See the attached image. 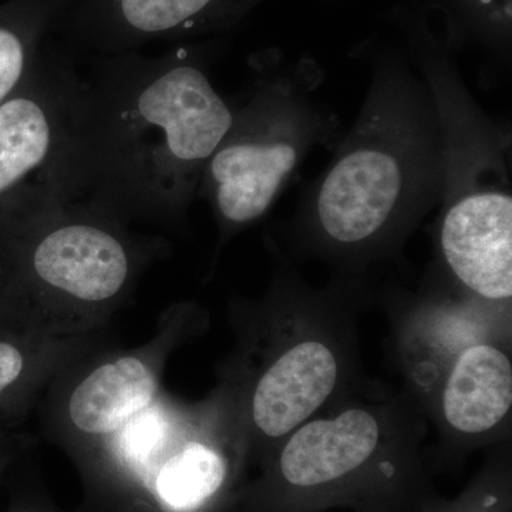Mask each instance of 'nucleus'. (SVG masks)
Masks as SVG:
<instances>
[{
    "label": "nucleus",
    "instance_id": "14",
    "mask_svg": "<svg viewBox=\"0 0 512 512\" xmlns=\"http://www.w3.org/2000/svg\"><path fill=\"white\" fill-rule=\"evenodd\" d=\"M512 453L511 441L491 447L490 454L454 498L434 494L419 512H511Z\"/></svg>",
    "mask_w": 512,
    "mask_h": 512
},
{
    "label": "nucleus",
    "instance_id": "3",
    "mask_svg": "<svg viewBox=\"0 0 512 512\" xmlns=\"http://www.w3.org/2000/svg\"><path fill=\"white\" fill-rule=\"evenodd\" d=\"M274 259L261 298L232 306L238 348L212 399L241 466L259 467L292 433L366 379L359 319L373 298L366 275L312 286L266 235Z\"/></svg>",
    "mask_w": 512,
    "mask_h": 512
},
{
    "label": "nucleus",
    "instance_id": "13",
    "mask_svg": "<svg viewBox=\"0 0 512 512\" xmlns=\"http://www.w3.org/2000/svg\"><path fill=\"white\" fill-rule=\"evenodd\" d=\"M52 0H28L16 23H0V104L32 72L50 39Z\"/></svg>",
    "mask_w": 512,
    "mask_h": 512
},
{
    "label": "nucleus",
    "instance_id": "10",
    "mask_svg": "<svg viewBox=\"0 0 512 512\" xmlns=\"http://www.w3.org/2000/svg\"><path fill=\"white\" fill-rule=\"evenodd\" d=\"M258 0H52L50 35L67 52H140L234 25Z\"/></svg>",
    "mask_w": 512,
    "mask_h": 512
},
{
    "label": "nucleus",
    "instance_id": "9",
    "mask_svg": "<svg viewBox=\"0 0 512 512\" xmlns=\"http://www.w3.org/2000/svg\"><path fill=\"white\" fill-rule=\"evenodd\" d=\"M384 308L392 330L390 355L403 382L400 387L424 417L448 367L463 350L512 336V305L471 296L433 262L416 292L392 289Z\"/></svg>",
    "mask_w": 512,
    "mask_h": 512
},
{
    "label": "nucleus",
    "instance_id": "8",
    "mask_svg": "<svg viewBox=\"0 0 512 512\" xmlns=\"http://www.w3.org/2000/svg\"><path fill=\"white\" fill-rule=\"evenodd\" d=\"M82 76L52 36L32 72L0 104V198L18 194L25 218L76 200L73 158Z\"/></svg>",
    "mask_w": 512,
    "mask_h": 512
},
{
    "label": "nucleus",
    "instance_id": "5",
    "mask_svg": "<svg viewBox=\"0 0 512 512\" xmlns=\"http://www.w3.org/2000/svg\"><path fill=\"white\" fill-rule=\"evenodd\" d=\"M410 59L433 94L443 134L433 262L470 295L511 303L510 131L485 113L437 40H414Z\"/></svg>",
    "mask_w": 512,
    "mask_h": 512
},
{
    "label": "nucleus",
    "instance_id": "2",
    "mask_svg": "<svg viewBox=\"0 0 512 512\" xmlns=\"http://www.w3.org/2000/svg\"><path fill=\"white\" fill-rule=\"evenodd\" d=\"M328 167L303 188L276 245L335 275H366L400 261L443 192V134L429 86L409 60L386 53L373 66L362 109Z\"/></svg>",
    "mask_w": 512,
    "mask_h": 512
},
{
    "label": "nucleus",
    "instance_id": "12",
    "mask_svg": "<svg viewBox=\"0 0 512 512\" xmlns=\"http://www.w3.org/2000/svg\"><path fill=\"white\" fill-rule=\"evenodd\" d=\"M157 393L158 370L150 355L116 356L74 386L67 399V420L82 436H111L147 412Z\"/></svg>",
    "mask_w": 512,
    "mask_h": 512
},
{
    "label": "nucleus",
    "instance_id": "6",
    "mask_svg": "<svg viewBox=\"0 0 512 512\" xmlns=\"http://www.w3.org/2000/svg\"><path fill=\"white\" fill-rule=\"evenodd\" d=\"M249 70L198 191L217 222L218 248L268 215L315 148L333 151L343 136L338 114L320 100L325 72L315 60L266 50L251 57Z\"/></svg>",
    "mask_w": 512,
    "mask_h": 512
},
{
    "label": "nucleus",
    "instance_id": "11",
    "mask_svg": "<svg viewBox=\"0 0 512 512\" xmlns=\"http://www.w3.org/2000/svg\"><path fill=\"white\" fill-rule=\"evenodd\" d=\"M512 339L474 343L448 367L429 413L431 468H457L471 453L511 441Z\"/></svg>",
    "mask_w": 512,
    "mask_h": 512
},
{
    "label": "nucleus",
    "instance_id": "15",
    "mask_svg": "<svg viewBox=\"0 0 512 512\" xmlns=\"http://www.w3.org/2000/svg\"><path fill=\"white\" fill-rule=\"evenodd\" d=\"M28 357L18 346L0 342V396L25 375Z\"/></svg>",
    "mask_w": 512,
    "mask_h": 512
},
{
    "label": "nucleus",
    "instance_id": "1",
    "mask_svg": "<svg viewBox=\"0 0 512 512\" xmlns=\"http://www.w3.org/2000/svg\"><path fill=\"white\" fill-rule=\"evenodd\" d=\"M214 56L210 43L96 56L77 106L76 201L127 224L184 227L237 106L212 83Z\"/></svg>",
    "mask_w": 512,
    "mask_h": 512
},
{
    "label": "nucleus",
    "instance_id": "7",
    "mask_svg": "<svg viewBox=\"0 0 512 512\" xmlns=\"http://www.w3.org/2000/svg\"><path fill=\"white\" fill-rule=\"evenodd\" d=\"M23 228V281L53 336L69 332L70 320L80 326L103 318L164 249L86 201L57 204Z\"/></svg>",
    "mask_w": 512,
    "mask_h": 512
},
{
    "label": "nucleus",
    "instance_id": "4",
    "mask_svg": "<svg viewBox=\"0 0 512 512\" xmlns=\"http://www.w3.org/2000/svg\"><path fill=\"white\" fill-rule=\"evenodd\" d=\"M323 412L275 448L239 512H419L437 494L429 423L402 387L366 377Z\"/></svg>",
    "mask_w": 512,
    "mask_h": 512
}]
</instances>
